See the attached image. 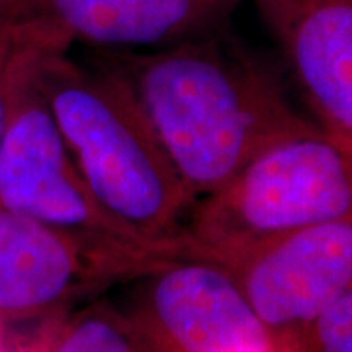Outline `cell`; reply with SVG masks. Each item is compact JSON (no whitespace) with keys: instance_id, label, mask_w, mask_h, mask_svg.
<instances>
[{"instance_id":"13","label":"cell","mask_w":352,"mask_h":352,"mask_svg":"<svg viewBox=\"0 0 352 352\" xmlns=\"http://www.w3.org/2000/svg\"><path fill=\"white\" fill-rule=\"evenodd\" d=\"M6 2H8V0H0V12L4 10V6H6Z\"/></svg>"},{"instance_id":"14","label":"cell","mask_w":352,"mask_h":352,"mask_svg":"<svg viewBox=\"0 0 352 352\" xmlns=\"http://www.w3.org/2000/svg\"><path fill=\"white\" fill-rule=\"evenodd\" d=\"M0 20H2V12H0Z\"/></svg>"},{"instance_id":"4","label":"cell","mask_w":352,"mask_h":352,"mask_svg":"<svg viewBox=\"0 0 352 352\" xmlns=\"http://www.w3.org/2000/svg\"><path fill=\"white\" fill-rule=\"evenodd\" d=\"M340 221H352V147L314 124L268 145L194 206L184 254L229 264L276 235Z\"/></svg>"},{"instance_id":"11","label":"cell","mask_w":352,"mask_h":352,"mask_svg":"<svg viewBox=\"0 0 352 352\" xmlns=\"http://www.w3.org/2000/svg\"><path fill=\"white\" fill-rule=\"evenodd\" d=\"M289 352H352V284L305 327Z\"/></svg>"},{"instance_id":"10","label":"cell","mask_w":352,"mask_h":352,"mask_svg":"<svg viewBox=\"0 0 352 352\" xmlns=\"http://www.w3.org/2000/svg\"><path fill=\"white\" fill-rule=\"evenodd\" d=\"M45 352H157L138 325L110 309H88L55 331Z\"/></svg>"},{"instance_id":"6","label":"cell","mask_w":352,"mask_h":352,"mask_svg":"<svg viewBox=\"0 0 352 352\" xmlns=\"http://www.w3.org/2000/svg\"><path fill=\"white\" fill-rule=\"evenodd\" d=\"M223 266L278 351L289 352L305 327L352 284V221L276 235Z\"/></svg>"},{"instance_id":"3","label":"cell","mask_w":352,"mask_h":352,"mask_svg":"<svg viewBox=\"0 0 352 352\" xmlns=\"http://www.w3.org/2000/svg\"><path fill=\"white\" fill-rule=\"evenodd\" d=\"M4 14L16 28L18 45L0 143V206L59 233L116 280L143 276L173 258L110 221L76 170L38 78L41 55L69 45L38 20Z\"/></svg>"},{"instance_id":"8","label":"cell","mask_w":352,"mask_h":352,"mask_svg":"<svg viewBox=\"0 0 352 352\" xmlns=\"http://www.w3.org/2000/svg\"><path fill=\"white\" fill-rule=\"evenodd\" d=\"M245 0H8L65 43L104 51H149L210 36L229 25Z\"/></svg>"},{"instance_id":"9","label":"cell","mask_w":352,"mask_h":352,"mask_svg":"<svg viewBox=\"0 0 352 352\" xmlns=\"http://www.w3.org/2000/svg\"><path fill=\"white\" fill-rule=\"evenodd\" d=\"M112 282L71 241L0 206V321L51 314Z\"/></svg>"},{"instance_id":"1","label":"cell","mask_w":352,"mask_h":352,"mask_svg":"<svg viewBox=\"0 0 352 352\" xmlns=\"http://www.w3.org/2000/svg\"><path fill=\"white\" fill-rule=\"evenodd\" d=\"M100 63L126 87L194 206L268 145L314 126L229 25L161 50L106 51Z\"/></svg>"},{"instance_id":"12","label":"cell","mask_w":352,"mask_h":352,"mask_svg":"<svg viewBox=\"0 0 352 352\" xmlns=\"http://www.w3.org/2000/svg\"><path fill=\"white\" fill-rule=\"evenodd\" d=\"M16 45H18L16 28L8 20V16L2 12V20H0V143H2L6 116H8V92H10Z\"/></svg>"},{"instance_id":"7","label":"cell","mask_w":352,"mask_h":352,"mask_svg":"<svg viewBox=\"0 0 352 352\" xmlns=\"http://www.w3.org/2000/svg\"><path fill=\"white\" fill-rule=\"evenodd\" d=\"M314 124L352 147V0H254Z\"/></svg>"},{"instance_id":"2","label":"cell","mask_w":352,"mask_h":352,"mask_svg":"<svg viewBox=\"0 0 352 352\" xmlns=\"http://www.w3.org/2000/svg\"><path fill=\"white\" fill-rule=\"evenodd\" d=\"M41 92L90 196L129 237L184 254L194 210L126 87L106 65L87 67L51 47L38 65Z\"/></svg>"},{"instance_id":"5","label":"cell","mask_w":352,"mask_h":352,"mask_svg":"<svg viewBox=\"0 0 352 352\" xmlns=\"http://www.w3.org/2000/svg\"><path fill=\"white\" fill-rule=\"evenodd\" d=\"M139 278L138 329L157 352H280L223 264L178 254Z\"/></svg>"}]
</instances>
